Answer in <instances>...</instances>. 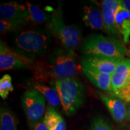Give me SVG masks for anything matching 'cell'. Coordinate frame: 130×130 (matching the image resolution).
Masks as SVG:
<instances>
[{
	"instance_id": "obj_1",
	"label": "cell",
	"mask_w": 130,
	"mask_h": 130,
	"mask_svg": "<svg viewBox=\"0 0 130 130\" xmlns=\"http://www.w3.org/2000/svg\"><path fill=\"white\" fill-rule=\"evenodd\" d=\"M53 84L59 95L64 113L68 116L75 114L85 101V87L83 84L74 77L54 80Z\"/></svg>"
},
{
	"instance_id": "obj_2",
	"label": "cell",
	"mask_w": 130,
	"mask_h": 130,
	"mask_svg": "<svg viewBox=\"0 0 130 130\" xmlns=\"http://www.w3.org/2000/svg\"><path fill=\"white\" fill-rule=\"evenodd\" d=\"M51 40V34L46 30L25 31L16 36L13 49L16 53L26 57L35 58L46 53Z\"/></svg>"
},
{
	"instance_id": "obj_3",
	"label": "cell",
	"mask_w": 130,
	"mask_h": 130,
	"mask_svg": "<svg viewBox=\"0 0 130 130\" xmlns=\"http://www.w3.org/2000/svg\"><path fill=\"white\" fill-rule=\"evenodd\" d=\"M83 48L86 55L118 59L125 58L128 54V50L121 42L96 34H92L84 39Z\"/></svg>"
},
{
	"instance_id": "obj_4",
	"label": "cell",
	"mask_w": 130,
	"mask_h": 130,
	"mask_svg": "<svg viewBox=\"0 0 130 130\" xmlns=\"http://www.w3.org/2000/svg\"><path fill=\"white\" fill-rule=\"evenodd\" d=\"M48 26L51 33L57 37L68 51L73 52L79 46L82 40L81 30L75 25L64 23L60 3L57 9L51 14Z\"/></svg>"
},
{
	"instance_id": "obj_5",
	"label": "cell",
	"mask_w": 130,
	"mask_h": 130,
	"mask_svg": "<svg viewBox=\"0 0 130 130\" xmlns=\"http://www.w3.org/2000/svg\"><path fill=\"white\" fill-rule=\"evenodd\" d=\"M74 53L57 50L50 55L46 65V74L54 80L74 78L78 71V66L74 57Z\"/></svg>"
},
{
	"instance_id": "obj_6",
	"label": "cell",
	"mask_w": 130,
	"mask_h": 130,
	"mask_svg": "<svg viewBox=\"0 0 130 130\" xmlns=\"http://www.w3.org/2000/svg\"><path fill=\"white\" fill-rule=\"evenodd\" d=\"M21 103L31 128L43 119L46 110V99L38 90L32 89L24 92Z\"/></svg>"
},
{
	"instance_id": "obj_7",
	"label": "cell",
	"mask_w": 130,
	"mask_h": 130,
	"mask_svg": "<svg viewBox=\"0 0 130 130\" xmlns=\"http://www.w3.org/2000/svg\"><path fill=\"white\" fill-rule=\"evenodd\" d=\"M31 59L12 51L3 41L0 42V69H27L31 66Z\"/></svg>"
},
{
	"instance_id": "obj_8",
	"label": "cell",
	"mask_w": 130,
	"mask_h": 130,
	"mask_svg": "<svg viewBox=\"0 0 130 130\" xmlns=\"http://www.w3.org/2000/svg\"><path fill=\"white\" fill-rule=\"evenodd\" d=\"M121 60L122 59L86 55L81 61V67L112 75Z\"/></svg>"
},
{
	"instance_id": "obj_9",
	"label": "cell",
	"mask_w": 130,
	"mask_h": 130,
	"mask_svg": "<svg viewBox=\"0 0 130 130\" xmlns=\"http://www.w3.org/2000/svg\"><path fill=\"white\" fill-rule=\"evenodd\" d=\"M96 93L106 106L114 121L117 123H121L126 120L128 106L126 102L111 95H107L100 92Z\"/></svg>"
},
{
	"instance_id": "obj_10",
	"label": "cell",
	"mask_w": 130,
	"mask_h": 130,
	"mask_svg": "<svg viewBox=\"0 0 130 130\" xmlns=\"http://www.w3.org/2000/svg\"><path fill=\"white\" fill-rule=\"evenodd\" d=\"M30 16L28 8L16 2L2 4L0 6V18L4 21H27Z\"/></svg>"
},
{
	"instance_id": "obj_11",
	"label": "cell",
	"mask_w": 130,
	"mask_h": 130,
	"mask_svg": "<svg viewBox=\"0 0 130 130\" xmlns=\"http://www.w3.org/2000/svg\"><path fill=\"white\" fill-rule=\"evenodd\" d=\"M119 0H104L102 2L101 12L105 25V31L108 35H116L115 27L116 12L119 7Z\"/></svg>"
},
{
	"instance_id": "obj_12",
	"label": "cell",
	"mask_w": 130,
	"mask_h": 130,
	"mask_svg": "<svg viewBox=\"0 0 130 130\" xmlns=\"http://www.w3.org/2000/svg\"><path fill=\"white\" fill-rule=\"evenodd\" d=\"M130 75V59L123 58L119 63L111 78L112 93L124 86ZM110 93V94H111Z\"/></svg>"
},
{
	"instance_id": "obj_13",
	"label": "cell",
	"mask_w": 130,
	"mask_h": 130,
	"mask_svg": "<svg viewBox=\"0 0 130 130\" xmlns=\"http://www.w3.org/2000/svg\"><path fill=\"white\" fill-rule=\"evenodd\" d=\"M115 27L117 32L121 36L125 43L129 42L130 39V13L119 6L116 12Z\"/></svg>"
},
{
	"instance_id": "obj_14",
	"label": "cell",
	"mask_w": 130,
	"mask_h": 130,
	"mask_svg": "<svg viewBox=\"0 0 130 130\" xmlns=\"http://www.w3.org/2000/svg\"><path fill=\"white\" fill-rule=\"evenodd\" d=\"M82 71L87 79L98 89L111 93V75L102 74L85 68H82Z\"/></svg>"
},
{
	"instance_id": "obj_15",
	"label": "cell",
	"mask_w": 130,
	"mask_h": 130,
	"mask_svg": "<svg viewBox=\"0 0 130 130\" xmlns=\"http://www.w3.org/2000/svg\"><path fill=\"white\" fill-rule=\"evenodd\" d=\"M83 20L92 30H105L104 21L101 11L92 6H84Z\"/></svg>"
},
{
	"instance_id": "obj_16",
	"label": "cell",
	"mask_w": 130,
	"mask_h": 130,
	"mask_svg": "<svg viewBox=\"0 0 130 130\" xmlns=\"http://www.w3.org/2000/svg\"><path fill=\"white\" fill-rule=\"evenodd\" d=\"M43 121L48 130H66V124L61 114L48 104Z\"/></svg>"
},
{
	"instance_id": "obj_17",
	"label": "cell",
	"mask_w": 130,
	"mask_h": 130,
	"mask_svg": "<svg viewBox=\"0 0 130 130\" xmlns=\"http://www.w3.org/2000/svg\"><path fill=\"white\" fill-rule=\"evenodd\" d=\"M34 89L38 90L44 96L48 104L54 108H57L61 105V101L58 92L54 88L45 84L37 83L34 85Z\"/></svg>"
},
{
	"instance_id": "obj_18",
	"label": "cell",
	"mask_w": 130,
	"mask_h": 130,
	"mask_svg": "<svg viewBox=\"0 0 130 130\" xmlns=\"http://www.w3.org/2000/svg\"><path fill=\"white\" fill-rule=\"evenodd\" d=\"M0 130H18L16 117L7 107L1 108Z\"/></svg>"
},
{
	"instance_id": "obj_19",
	"label": "cell",
	"mask_w": 130,
	"mask_h": 130,
	"mask_svg": "<svg viewBox=\"0 0 130 130\" xmlns=\"http://www.w3.org/2000/svg\"><path fill=\"white\" fill-rule=\"evenodd\" d=\"M25 4L30 13V16L26 21L27 22L41 24L45 22V21L50 20L51 14L45 13L38 6L31 4L28 1H26Z\"/></svg>"
},
{
	"instance_id": "obj_20",
	"label": "cell",
	"mask_w": 130,
	"mask_h": 130,
	"mask_svg": "<svg viewBox=\"0 0 130 130\" xmlns=\"http://www.w3.org/2000/svg\"><path fill=\"white\" fill-rule=\"evenodd\" d=\"M27 22L26 21H0V32L1 34L18 30Z\"/></svg>"
},
{
	"instance_id": "obj_21",
	"label": "cell",
	"mask_w": 130,
	"mask_h": 130,
	"mask_svg": "<svg viewBox=\"0 0 130 130\" xmlns=\"http://www.w3.org/2000/svg\"><path fill=\"white\" fill-rule=\"evenodd\" d=\"M13 91L12 84V77L9 74H5L0 79V96L3 100H6L10 92Z\"/></svg>"
},
{
	"instance_id": "obj_22",
	"label": "cell",
	"mask_w": 130,
	"mask_h": 130,
	"mask_svg": "<svg viewBox=\"0 0 130 130\" xmlns=\"http://www.w3.org/2000/svg\"><path fill=\"white\" fill-rule=\"evenodd\" d=\"M91 130H113V125L108 120L101 116L96 117L91 123Z\"/></svg>"
},
{
	"instance_id": "obj_23",
	"label": "cell",
	"mask_w": 130,
	"mask_h": 130,
	"mask_svg": "<svg viewBox=\"0 0 130 130\" xmlns=\"http://www.w3.org/2000/svg\"><path fill=\"white\" fill-rule=\"evenodd\" d=\"M110 95L121 99L126 103H130V75L123 87Z\"/></svg>"
},
{
	"instance_id": "obj_24",
	"label": "cell",
	"mask_w": 130,
	"mask_h": 130,
	"mask_svg": "<svg viewBox=\"0 0 130 130\" xmlns=\"http://www.w3.org/2000/svg\"><path fill=\"white\" fill-rule=\"evenodd\" d=\"M31 130H48V128L45 125L43 122V119L41 120L40 122L36 123L33 127L31 128Z\"/></svg>"
},
{
	"instance_id": "obj_25",
	"label": "cell",
	"mask_w": 130,
	"mask_h": 130,
	"mask_svg": "<svg viewBox=\"0 0 130 130\" xmlns=\"http://www.w3.org/2000/svg\"><path fill=\"white\" fill-rule=\"evenodd\" d=\"M120 6L130 13V0H119Z\"/></svg>"
},
{
	"instance_id": "obj_26",
	"label": "cell",
	"mask_w": 130,
	"mask_h": 130,
	"mask_svg": "<svg viewBox=\"0 0 130 130\" xmlns=\"http://www.w3.org/2000/svg\"><path fill=\"white\" fill-rule=\"evenodd\" d=\"M126 120L130 121V104L128 105L127 108V116H126Z\"/></svg>"
},
{
	"instance_id": "obj_27",
	"label": "cell",
	"mask_w": 130,
	"mask_h": 130,
	"mask_svg": "<svg viewBox=\"0 0 130 130\" xmlns=\"http://www.w3.org/2000/svg\"><path fill=\"white\" fill-rule=\"evenodd\" d=\"M128 53H130V48H129V50H128Z\"/></svg>"
},
{
	"instance_id": "obj_28",
	"label": "cell",
	"mask_w": 130,
	"mask_h": 130,
	"mask_svg": "<svg viewBox=\"0 0 130 130\" xmlns=\"http://www.w3.org/2000/svg\"><path fill=\"white\" fill-rule=\"evenodd\" d=\"M126 130H130V127L129 128H128L127 129H126Z\"/></svg>"
}]
</instances>
